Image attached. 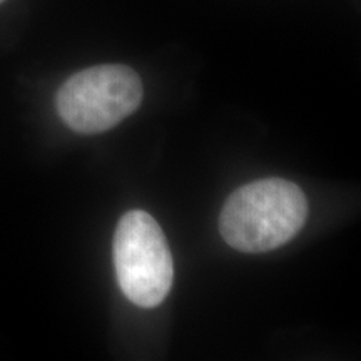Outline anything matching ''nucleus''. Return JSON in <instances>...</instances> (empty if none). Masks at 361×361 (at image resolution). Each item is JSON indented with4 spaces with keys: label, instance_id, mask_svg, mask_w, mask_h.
I'll return each mask as SVG.
<instances>
[{
    "label": "nucleus",
    "instance_id": "nucleus-1",
    "mask_svg": "<svg viewBox=\"0 0 361 361\" xmlns=\"http://www.w3.org/2000/svg\"><path fill=\"white\" fill-rule=\"evenodd\" d=\"M308 201L295 183L279 178L245 184L228 197L219 216L221 236L241 252H268L303 229Z\"/></svg>",
    "mask_w": 361,
    "mask_h": 361
},
{
    "label": "nucleus",
    "instance_id": "nucleus-4",
    "mask_svg": "<svg viewBox=\"0 0 361 361\" xmlns=\"http://www.w3.org/2000/svg\"><path fill=\"white\" fill-rule=\"evenodd\" d=\"M2 2H6V0H0V4H2Z\"/></svg>",
    "mask_w": 361,
    "mask_h": 361
},
{
    "label": "nucleus",
    "instance_id": "nucleus-3",
    "mask_svg": "<svg viewBox=\"0 0 361 361\" xmlns=\"http://www.w3.org/2000/svg\"><path fill=\"white\" fill-rule=\"evenodd\" d=\"M114 268L129 301L156 308L173 286L174 264L161 226L151 214L133 209L121 218L114 234Z\"/></svg>",
    "mask_w": 361,
    "mask_h": 361
},
{
    "label": "nucleus",
    "instance_id": "nucleus-2",
    "mask_svg": "<svg viewBox=\"0 0 361 361\" xmlns=\"http://www.w3.org/2000/svg\"><path fill=\"white\" fill-rule=\"evenodd\" d=\"M142 82L123 64H102L75 72L59 89L56 107L67 128L79 134L106 133L141 106Z\"/></svg>",
    "mask_w": 361,
    "mask_h": 361
}]
</instances>
